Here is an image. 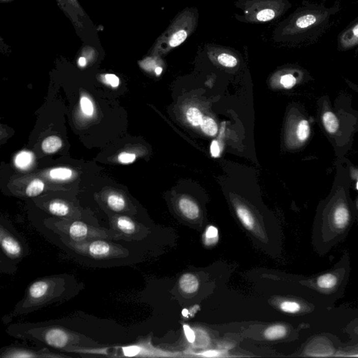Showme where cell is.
Returning <instances> with one entry per match:
<instances>
[{
  "mask_svg": "<svg viewBox=\"0 0 358 358\" xmlns=\"http://www.w3.org/2000/svg\"><path fill=\"white\" fill-rule=\"evenodd\" d=\"M65 279L53 277L35 281L28 288L25 297L16 307L17 314H27L42 308L61 298L66 291Z\"/></svg>",
  "mask_w": 358,
  "mask_h": 358,
  "instance_id": "6da1fadb",
  "label": "cell"
},
{
  "mask_svg": "<svg viewBox=\"0 0 358 358\" xmlns=\"http://www.w3.org/2000/svg\"><path fill=\"white\" fill-rule=\"evenodd\" d=\"M46 226L61 237L77 242L95 239L116 240V233L112 229L93 226L74 219L47 221Z\"/></svg>",
  "mask_w": 358,
  "mask_h": 358,
  "instance_id": "7a4b0ae2",
  "label": "cell"
},
{
  "mask_svg": "<svg viewBox=\"0 0 358 358\" xmlns=\"http://www.w3.org/2000/svg\"><path fill=\"white\" fill-rule=\"evenodd\" d=\"M61 239L64 244L74 252L94 260H110L127 258L129 256L127 249L112 242L111 241L112 240L95 239L77 242L63 237H61Z\"/></svg>",
  "mask_w": 358,
  "mask_h": 358,
  "instance_id": "3957f363",
  "label": "cell"
},
{
  "mask_svg": "<svg viewBox=\"0 0 358 358\" xmlns=\"http://www.w3.org/2000/svg\"><path fill=\"white\" fill-rule=\"evenodd\" d=\"M33 337L46 343L48 346L59 349L66 350L76 347L80 343V337L63 327L58 326L35 329L32 332Z\"/></svg>",
  "mask_w": 358,
  "mask_h": 358,
  "instance_id": "277c9868",
  "label": "cell"
},
{
  "mask_svg": "<svg viewBox=\"0 0 358 358\" xmlns=\"http://www.w3.org/2000/svg\"><path fill=\"white\" fill-rule=\"evenodd\" d=\"M110 228L116 233V240L132 241L142 237V229L134 220L126 215H115L112 219Z\"/></svg>",
  "mask_w": 358,
  "mask_h": 358,
  "instance_id": "5b68a950",
  "label": "cell"
},
{
  "mask_svg": "<svg viewBox=\"0 0 358 358\" xmlns=\"http://www.w3.org/2000/svg\"><path fill=\"white\" fill-rule=\"evenodd\" d=\"M0 243L1 248L6 256L11 259L21 258L23 251L18 240L1 226L0 228Z\"/></svg>",
  "mask_w": 358,
  "mask_h": 358,
  "instance_id": "8992f818",
  "label": "cell"
},
{
  "mask_svg": "<svg viewBox=\"0 0 358 358\" xmlns=\"http://www.w3.org/2000/svg\"><path fill=\"white\" fill-rule=\"evenodd\" d=\"M1 357L30 358V357H67L66 355H56L51 353L46 348L35 351L22 348H8L1 355Z\"/></svg>",
  "mask_w": 358,
  "mask_h": 358,
  "instance_id": "52a82bcc",
  "label": "cell"
},
{
  "mask_svg": "<svg viewBox=\"0 0 358 358\" xmlns=\"http://www.w3.org/2000/svg\"><path fill=\"white\" fill-rule=\"evenodd\" d=\"M47 209L50 214L56 216L67 219H78L77 215L74 214V210L67 202L63 200H52L47 206Z\"/></svg>",
  "mask_w": 358,
  "mask_h": 358,
  "instance_id": "ba28073f",
  "label": "cell"
},
{
  "mask_svg": "<svg viewBox=\"0 0 358 358\" xmlns=\"http://www.w3.org/2000/svg\"><path fill=\"white\" fill-rule=\"evenodd\" d=\"M349 223L350 213L347 208L345 206H339L334 213L332 230L341 233L347 230Z\"/></svg>",
  "mask_w": 358,
  "mask_h": 358,
  "instance_id": "9c48e42d",
  "label": "cell"
},
{
  "mask_svg": "<svg viewBox=\"0 0 358 358\" xmlns=\"http://www.w3.org/2000/svg\"><path fill=\"white\" fill-rule=\"evenodd\" d=\"M179 207L181 213L186 218L190 220H195L198 218L200 209L198 206L192 200L187 198H182L179 200Z\"/></svg>",
  "mask_w": 358,
  "mask_h": 358,
  "instance_id": "30bf717a",
  "label": "cell"
},
{
  "mask_svg": "<svg viewBox=\"0 0 358 358\" xmlns=\"http://www.w3.org/2000/svg\"><path fill=\"white\" fill-rule=\"evenodd\" d=\"M180 288L185 293L192 294L198 290L199 281L196 276L186 273L179 281Z\"/></svg>",
  "mask_w": 358,
  "mask_h": 358,
  "instance_id": "8fae6325",
  "label": "cell"
},
{
  "mask_svg": "<svg viewBox=\"0 0 358 358\" xmlns=\"http://www.w3.org/2000/svg\"><path fill=\"white\" fill-rule=\"evenodd\" d=\"M106 204L114 212H123L126 209L127 204L124 198L117 193L109 195L106 199Z\"/></svg>",
  "mask_w": 358,
  "mask_h": 358,
  "instance_id": "7c38bea8",
  "label": "cell"
},
{
  "mask_svg": "<svg viewBox=\"0 0 358 358\" xmlns=\"http://www.w3.org/2000/svg\"><path fill=\"white\" fill-rule=\"evenodd\" d=\"M237 213L240 221H241L245 228L250 230H252L254 228L255 220L254 217L246 208L239 206L237 207Z\"/></svg>",
  "mask_w": 358,
  "mask_h": 358,
  "instance_id": "4fadbf2b",
  "label": "cell"
},
{
  "mask_svg": "<svg viewBox=\"0 0 358 358\" xmlns=\"http://www.w3.org/2000/svg\"><path fill=\"white\" fill-rule=\"evenodd\" d=\"M63 142L61 139L56 136H51L46 138L43 142L42 149L46 153H53L61 149Z\"/></svg>",
  "mask_w": 358,
  "mask_h": 358,
  "instance_id": "5bb4252c",
  "label": "cell"
},
{
  "mask_svg": "<svg viewBox=\"0 0 358 358\" xmlns=\"http://www.w3.org/2000/svg\"><path fill=\"white\" fill-rule=\"evenodd\" d=\"M337 279L336 276L333 273H326L317 279V286L323 290H329L336 286Z\"/></svg>",
  "mask_w": 358,
  "mask_h": 358,
  "instance_id": "9a60e30c",
  "label": "cell"
},
{
  "mask_svg": "<svg viewBox=\"0 0 358 358\" xmlns=\"http://www.w3.org/2000/svg\"><path fill=\"white\" fill-rule=\"evenodd\" d=\"M322 121L326 130L329 133H335L338 130L339 121L336 116L331 112H326L322 116Z\"/></svg>",
  "mask_w": 358,
  "mask_h": 358,
  "instance_id": "2e32d148",
  "label": "cell"
},
{
  "mask_svg": "<svg viewBox=\"0 0 358 358\" xmlns=\"http://www.w3.org/2000/svg\"><path fill=\"white\" fill-rule=\"evenodd\" d=\"M286 328L284 325H276L267 328L265 332V337L269 340H275L286 336Z\"/></svg>",
  "mask_w": 358,
  "mask_h": 358,
  "instance_id": "e0dca14e",
  "label": "cell"
},
{
  "mask_svg": "<svg viewBox=\"0 0 358 358\" xmlns=\"http://www.w3.org/2000/svg\"><path fill=\"white\" fill-rule=\"evenodd\" d=\"M200 127L202 131L209 136H215L218 132V125L215 121L209 117H203Z\"/></svg>",
  "mask_w": 358,
  "mask_h": 358,
  "instance_id": "ac0fdd59",
  "label": "cell"
},
{
  "mask_svg": "<svg viewBox=\"0 0 358 358\" xmlns=\"http://www.w3.org/2000/svg\"><path fill=\"white\" fill-rule=\"evenodd\" d=\"M186 117L189 123L193 126L196 127L200 126L202 119H203V116H202L201 112L196 107H191L187 110Z\"/></svg>",
  "mask_w": 358,
  "mask_h": 358,
  "instance_id": "d6986e66",
  "label": "cell"
},
{
  "mask_svg": "<svg viewBox=\"0 0 358 358\" xmlns=\"http://www.w3.org/2000/svg\"><path fill=\"white\" fill-rule=\"evenodd\" d=\"M44 189V183L41 180L35 179L32 181L26 189L28 197H36L40 195Z\"/></svg>",
  "mask_w": 358,
  "mask_h": 358,
  "instance_id": "ffe728a7",
  "label": "cell"
},
{
  "mask_svg": "<svg viewBox=\"0 0 358 358\" xmlns=\"http://www.w3.org/2000/svg\"><path fill=\"white\" fill-rule=\"evenodd\" d=\"M50 176L52 179H68L72 177V172L67 168H56L50 171Z\"/></svg>",
  "mask_w": 358,
  "mask_h": 358,
  "instance_id": "44dd1931",
  "label": "cell"
},
{
  "mask_svg": "<svg viewBox=\"0 0 358 358\" xmlns=\"http://www.w3.org/2000/svg\"><path fill=\"white\" fill-rule=\"evenodd\" d=\"M218 240V229L213 226H210L208 228L205 232V239L204 243L206 245H214Z\"/></svg>",
  "mask_w": 358,
  "mask_h": 358,
  "instance_id": "7402d4cb",
  "label": "cell"
},
{
  "mask_svg": "<svg viewBox=\"0 0 358 358\" xmlns=\"http://www.w3.org/2000/svg\"><path fill=\"white\" fill-rule=\"evenodd\" d=\"M309 134H310V127H309L308 121L303 120L298 125L297 137L301 142H305L308 139Z\"/></svg>",
  "mask_w": 358,
  "mask_h": 358,
  "instance_id": "603a6c76",
  "label": "cell"
},
{
  "mask_svg": "<svg viewBox=\"0 0 358 358\" xmlns=\"http://www.w3.org/2000/svg\"><path fill=\"white\" fill-rule=\"evenodd\" d=\"M316 17L312 14H307L298 18L296 25L299 28H307L316 23Z\"/></svg>",
  "mask_w": 358,
  "mask_h": 358,
  "instance_id": "cb8c5ba5",
  "label": "cell"
},
{
  "mask_svg": "<svg viewBox=\"0 0 358 358\" xmlns=\"http://www.w3.org/2000/svg\"><path fill=\"white\" fill-rule=\"evenodd\" d=\"M218 61L223 66L234 67L237 65V60L234 56L227 53L221 54L218 57Z\"/></svg>",
  "mask_w": 358,
  "mask_h": 358,
  "instance_id": "d4e9b609",
  "label": "cell"
},
{
  "mask_svg": "<svg viewBox=\"0 0 358 358\" xmlns=\"http://www.w3.org/2000/svg\"><path fill=\"white\" fill-rule=\"evenodd\" d=\"M187 34L186 32L181 30L174 34L170 41V45L171 47H177L181 44L186 39Z\"/></svg>",
  "mask_w": 358,
  "mask_h": 358,
  "instance_id": "484cf974",
  "label": "cell"
},
{
  "mask_svg": "<svg viewBox=\"0 0 358 358\" xmlns=\"http://www.w3.org/2000/svg\"><path fill=\"white\" fill-rule=\"evenodd\" d=\"M281 309L283 312L290 313V314H295L299 312L301 309L300 305L295 301H286L281 305Z\"/></svg>",
  "mask_w": 358,
  "mask_h": 358,
  "instance_id": "4316f807",
  "label": "cell"
},
{
  "mask_svg": "<svg viewBox=\"0 0 358 358\" xmlns=\"http://www.w3.org/2000/svg\"><path fill=\"white\" fill-rule=\"evenodd\" d=\"M32 160L31 153L27 152H22L16 157V164L19 168H25L29 166Z\"/></svg>",
  "mask_w": 358,
  "mask_h": 358,
  "instance_id": "83f0119b",
  "label": "cell"
},
{
  "mask_svg": "<svg viewBox=\"0 0 358 358\" xmlns=\"http://www.w3.org/2000/svg\"><path fill=\"white\" fill-rule=\"evenodd\" d=\"M80 107H81L82 112L87 116L93 115L94 112V108L93 103L91 99L86 97H83L80 99Z\"/></svg>",
  "mask_w": 358,
  "mask_h": 358,
  "instance_id": "f1b7e54d",
  "label": "cell"
},
{
  "mask_svg": "<svg viewBox=\"0 0 358 358\" xmlns=\"http://www.w3.org/2000/svg\"><path fill=\"white\" fill-rule=\"evenodd\" d=\"M275 17V12L271 9H264L257 14V19L262 22L269 21Z\"/></svg>",
  "mask_w": 358,
  "mask_h": 358,
  "instance_id": "f546056e",
  "label": "cell"
},
{
  "mask_svg": "<svg viewBox=\"0 0 358 358\" xmlns=\"http://www.w3.org/2000/svg\"><path fill=\"white\" fill-rule=\"evenodd\" d=\"M281 84L286 89H291L295 85L296 78L292 74H286L281 77Z\"/></svg>",
  "mask_w": 358,
  "mask_h": 358,
  "instance_id": "4dcf8cb0",
  "label": "cell"
},
{
  "mask_svg": "<svg viewBox=\"0 0 358 358\" xmlns=\"http://www.w3.org/2000/svg\"><path fill=\"white\" fill-rule=\"evenodd\" d=\"M119 161L123 164H129L134 162L136 155L133 153H122L119 155Z\"/></svg>",
  "mask_w": 358,
  "mask_h": 358,
  "instance_id": "1f68e13d",
  "label": "cell"
},
{
  "mask_svg": "<svg viewBox=\"0 0 358 358\" xmlns=\"http://www.w3.org/2000/svg\"><path fill=\"white\" fill-rule=\"evenodd\" d=\"M141 352V348L137 346H129L123 348V354L125 356H135Z\"/></svg>",
  "mask_w": 358,
  "mask_h": 358,
  "instance_id": "d6a6232c",
  "label": "cell"
},
{
  "mask_svg": "<svg viewBox=\"0 0 358 358\" xmlns=\"http://www.w3.org/2000/svg\"><path fill=\"white\" fill-rule=\"evenodd\" d=\"M105 79L108 84L112 87L116 88L119 85V78L114 74H106L105 76Z\"/></svg>",
  "mask_w": 358,
  "mask_h": 358,
  "instance_id": "836d02e7",
  "label": "cell"
},
{
  "mask_svg": "<svg viewBox=\"0 0 358 358\" xmlns=\"http://www.w3.org/2000/svg\"><path fill=\"white\" fill-rule=\"evenodd\" d=\"M183 329H184L185 337H186L188 342L190 343L194 342L195 340H196V335H195L194 332H193L192 329L187 325H184V326H183Z\"/></svg>",
  "mask_w": 358,
  "mask_h": 358,
  "instance_id": "e575fe53",
  "label": "cell"
},
{
  "mask_svg": "<svg viewBox=\"0 0 358 358\" xmlns=\"http://www.w3.org/2000/svg\"><path fill=\"white\" fill-rule=\"evenodd\" d=\"M211 155L214 157H218L221 155V148L219 146L218 142L217 141H213L211 145Z\"/></svg>",
  "mask_w": 358,
  "mask_h": 358,
  "instance_id": "d590c367",
  "label": "cell"
},
{
  "mask_svg": "<svg viewBox=\"0 0 358 358\" xmlns=\"http://www.w3.org/2000/svg\"><path fill=\"white\" fill-rule=\"evenodd\" d=\"M352 34H353V39L358 40V24L353 27Z\"/></svg>",
  "mask_w": 358,
  "mask_h": 358,
  "instance_id": "8d00e7d4",
  "label": "cell"
},
{
  "mask_svg": "<svg viewBox=\"0 0 358 358\" xmlns=\"http://www.w3.org/2000/svg\"><path fill=\"white\" fill-rule=\"evenodd\" d=\"M217 354H218V352L213 351V350H211V351L206 352V353H204V355L211 356V357H213V356L217 355Z\"/></svg>",
  "mask_w": 358,
  "mask_h": 358,
  "instance_id": "74e56055",
  "label": "cell"
},
{
  "mask_svg": "<svg viewBox=\"0 0 358 358\" xmlns=\"http://www.w3.org/2000/svg\"><path fill=\"white\" fill-rule=\"evenodd\" d=\"M78 64H79L80 67L85 66L86 64V58L84 57L80 58L79 60H78Z\"/></svg>",
  "mask_w": 358,
  "mask_h": 358,
  "instance_id": "f35d334b",
  "label": "cell"
},
{
  "mask_svg": "<svg viewBox=\"0 0 358 358\" xmlns=\"http://www.w3.org/2000/svg\"><path fill=\"white\" fill-rule=\"evenodd\" d=\"M68 1L71 5L74 6L76 8H77L78 9L80 8L79 5H78L77 2H76V0H68Z\"/></svg>",
  "mask_w": 358,
  "mask_h": 358,
  "instance_id": "ab89813d",
  "label": "cell"
},
{
  "mask_svg": "<svg viewBox=\"0 0 358 358\" xmlns=\"http://www.w3.org/2000/svg\"><path fill=\"white\" fill-rule=\"evenodd\" d=\"M162 72V69L160 67H157V68L155 69V73H156L157 75H160Z\"/></svg>",
  "mask_w": 358,
  "mask_h": 358,
  "instance_id": "60d3db41",
  "label": "cell"
},
{
  "mask_svg": "<svg viewBox=\"0 0 358 358\" xmlns=\"http://www.w3.org/2000/svg\"><path fill=\"white\" fill-rule=\"evenodd\" d=\"M187 311L186 310V309H184V310L183 311V316H187Z\"/></svg>",
  "mask_w": 358,
  "mask_h": 358,
  "instance_id": "b9f144b4",
  "label": "cell"
},
{
  "mask_svg": "<svg viewBox=\"0 0 358 358\" xmlns=\"http://www.w3.org/2000/svg\"><path fill=\"white\" fill-rule=\"evenodd\" d=\"M357 190H358V182H357Z\"/></svg>",
  "mask_w": 358,
  "mask_h": 358,
  "instance_id": "7bdbcfd3",
  "label": "cell"
}]
</instances>
